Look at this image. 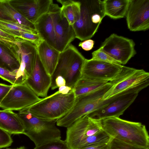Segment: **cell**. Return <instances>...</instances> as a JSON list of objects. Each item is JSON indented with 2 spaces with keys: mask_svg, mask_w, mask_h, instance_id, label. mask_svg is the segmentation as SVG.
Listing matches in <instances>:
<instances>
[{
  "mask_svg": "<svg viewBox=\"0 0 149 149\" xmlns=\"http://www.w3.org/2000/svg\"><path fill=\"white\" fill-rule=\"evenodd\" d=\"M34 149H70L65 141L61 139L52 140L36 146Z\"/></svg>",
  "mask_w": 149,
  "mask_h": 149,
  "instance_id": "cell-29",
  "label": "cell"
},
{
  "mask_svg": "<svg viewBox=\"0 0 149 149\" xmlns=\"http://www.w3.org/2000/svg\"><path fill=\"white\" fill-rule=\"evenodd\" d=\"M10 5L29 21L35 24L49 10L52 0H8Z\"/></svg>",
  "mask_w": 149,
  "mask_h": 149,
  "instance_id": "cell-15",
  "label": "cell"
},
{
  "mask_svg": "<svg viewBox=\"0 0 149 149\" xmlns=\"http://www.w3.org/2000/svg\"><path fill=\"white\" fill-rule=\"evenodd\" d=\"M111 86L109 82L97 90L76 97L72 109L65 115L56 121V125L67 128L79 118L92 112L102 100L104 95Z\"/></svg>",
  "mask_w": 149,
  "mask_h": 149,
  "instance_id": "cell-7",
  "label": "cell"
},
{
  "mask_svg": "<svg viewBox=\"0 0 149 149\" xmlns=\"http://www.w3.org/2000/svg\"><path fill=\"white\" fill-rule=\"evenodd\" d=\"M0 19L11 20L10 18L6 16L3 13L1 9H0Z\"/></svg>",
  "mask_w": 149,
  "mask_h": 149,
  "instance_id": "cell-40",
  "label": "cell"
},
{
  "mask_svg": "<svg viewBox=\"0 0 149 149\" xmlns=\"http://www.w3.org/2000/svg\"><path fill=\"white\" fill-rule=\"evenodd\" d=\"M18 69L11 71L0 66V77L9 82L13 85L24 83L25 79L19 72Z\"/></svg>",
  "mask_w": 149,
  "mask_h": 149,
  "instance_id": "cell-28",
  "label": "cell"
},
{
  "mask_svg": "<svg viewBox=\"0 0 149 149\" xmlns=\"http://www.w3.org/2000/svg\"><path fill=\"white\" fill-rule=\"evenodd\" d=\"M37 47L39 58L47 72L51 76L57 64L60 52L45 41Z\"/></svg>",
  "mask_w": 149,
  "mask_h": 149,
  "instance_id": "cell-19",
  "label": "cell"
},
{
  "mask_svg": "<svg viewBox=\"0 0 149 149\" xmlns=\"http://www.w3.org/2000/svg\"><path fill=\"white\" fill-rule=\"evenodd\" d=\"M61 8L53 3L48 11L35 24L38 34L49 45L54 48L55 25L61 16Z\"/></svg>",
  "mask_w": 149,
  "mask_h": 149,
  "instance_id": "cell-14",
  "label": "cell"
},
{
  "mask_svg": "<svg viewBox=\"0 0 149 149\" xmlns=\"http://www.w3.org/2000/svg\"><path fill=\"white\" fill-rule=\"evenodd\" d=\"M109 143L90 145L79 149H109Z\"/></svg>",
  "mask_w": 149,
  "mask_h": 149,
  "instance_id": "cell-37",
  "label": "cell"
},
{
  "mask_svg": "<svg viewBox=\"0 0 149 149\" xmlns=\"http://www.w3.org/2000/svg\"><path fill=\"white\" fill-rule=\"evenodd\" d=\"M19 47L21 58L20 66L24 68L27 79L32 72L38 53L37 47L30 42L24 40L19 42Z\"/></svg>",
  "mask_w": 149,
  "mask_h": 149,
  "instance_id": "cell-18",
  "label": "cell"
},
{
  "mask_svg": "<svg viewBox=\"0 0 149 149\" xmlns=\"http://www.w3.org/2000/svg\"><path fill=\"white\" fill-rule=\"evenodd\" d=\"M67 128L65 140L70 149H75L83 139L103 129L102 120L91 118L87 115L79 118Z\"/></svg>",
  "mask_w": 149,
  "mask_h": 149,
  "instance_id": "cell-11",
  "label": "cell"
},
{
  "mask_svg": "<svg viewBox=\"0 0 149 149\" xmlns=\"http://www.w3.org/2000/svg\"><path fill=\"white\" fill-rule=\"evenodd\" d=\"M20 38L23 40L30 42L35 45L36 47L38 46L42 42L44 41L38 34L26 32L21 33Z\"/></svg>",
  "mask_w": 149,
  "mask_h": 149,
  "instance_id": "cell-32",
  "label": "cell"
},
{
  "mask_svg": "<svg viewBox=\"0 0 149 149\" xmlns=\"http://www.w3.org/2000/svg\"><path fill=\"white\" fill-rule=\"evenodd\" d=\"M41 99L24 83L13 85L0 102V107L3 110L19 111L28 108Z\"/></svg>",
  "mask_w": 149,
  "mask_h": 149,
  "instance_id": "cell-8",
  "label": "cell"
},
{
  "mask_svg": "<svg viewBox=\"0 0 149 149\" xmlns=\"http://www.w3.org/2000/svg\"><path fill=\"white\" fill-rule=\"evenodd\" d=\"M109 149H149L131 144L113 138L109 143Z\"/></svg>",
  "mask_w": 149,
  "mask_h": 149,
  "instance_id": "cell-30",
  "label": "cell"
},
{
  "mask_svg": "<svg viewBox=\"0 0 149 149\" xmlns=\"http://www.w3.org/2000/svg\"><path fill=\"white\" fill-rule=\"evenodd\" d=\"M79 19L72 26L76 38L81 41L90 39L95 35L104 17L106 16L103 1H79Z\"/></svg>",
  "mask_w": 149,
  "mask_h": 149,
  "instance_id": "cell-5",
  "label": "cell"
},
{
  "mask_svg": "<svg viewBox=\"0 0 149 149\" xmlns=\"http://www.w3.org/2000/svg\"><path fill=\"white\" fill-rule=\"evenodd\" d=\"M76 97L72 89L67 94L58 91L41 100L26 109L35 116L46 120H56L67 114L72 108Z\"/></svg>",
  "mask_w": 149,
  "mask_h": 149,
  "instance_id": "cell-2",
  "label": "cell"
},
{
  "mask_svg": "<svg viewBox=\"0 0 149 149\" xmlns=\"http://www.w3.org/2000/svg\"><path fill=\"white\" fill-rule=\"evenodd\" d=\"M113 138L103 129L95 134L81 140L75 149L90 145L109 143Z\"/></svg>",
  "mask_w": 149,
  "mask_h": 149,
  "instance_id": "cell-27",
  "label": "cell"
},
{
  "mask_svg": "<svg viewBox=\"0 0 149 149\" xmlns=\"http://www.w3.org/2000/svg\"><path fill=\"white\" fill-rule=\"evenodd\" d=\"M122 67L121 65L92 59H86L83 68L81 78L110 81L120 73Z\"/></svg>",
  "mask_w": 149,
  "mask_h": 149,
  "instance_id": "cell-12",
  "label": "cell"
},
{
  "mask_svg": "<svg viewBox=\"0 0 149 149\" xmlns=\"http://www.w3.org/2000/svg\"><path fill=\"white\" fill-rule=\"evenodd\" d=\"M0 29L20 39L21 32L38 34L37 31L22 26L16 22L1 19H0Z\"/></svg>",
  "mask_w": 149,
  "mask_h": 149,
  "instance_id": "cell-25",
  "label": "cell"
},
{
  "mask_svg": "<svg viewBox=\"0 0 149 149\" xmlns=\"http://www.w3.org/2000/svg\"><path fill=\"white\" fill-rule=\"evenodd\" d=\"M149 85V81L124 90L104 100L87 116L100 120L119 117L133 103L139 93Z\"/></svg>",
  "mask_w": 149,
  "mask_h": 149,
  "instance_id": "cell-3",
  "label": "cell"
},
{
  "mask_svg": "<svg viewBox=\"0 0 149 149\" xmlns=\"http://www.w3.org/2000/svg\"><path fill=\"white\" fill-rule=\"evenodd\" d=\"M0 9L3 13L11 20L37 31L35 24L28 20L10 5L8 0H0Z\"/></svg>",
  "mask_w": 149,
  "mask_h": 149,
  "instance_id": "cell-23",
  "label": "cell"
},
{
  "mask_svg": "<svg viewBox=\"0 0 149 149\" xmlns=\"http://www.w3.org/2000/svg\"><path fill=\"white\" fill-rule=\"evenodd\" d=\"M149 73L143 69H136L123 65L121 71L109 81L111 87L104 94L102 100L124 90L149 81Z\"/></svg>",
  "mask_w": 149,
  "mask_h": 149,
  "instance_id": "cell-9",
  "label": "cell"
},
{
  "mask_svg": "<svg viewBox=\"0 0 149 149\" xmlns=\"http://www.w3.org/2000/svg\"><path fill=\"white\" fill-rule=\"evenodd\" d=\"M0 128L10 134H23L24 131L17 113L10 110H0Z\"/></svg>",
  "mask_w": 149,
  "mask_h": 149,
  "instance_id": "cell-20",
  "label": "cell"
},
{
  "mask_svg": "<svg viewBox=\"0 0 149 149\" xmlns=\"http://www.w3.org/2000/svg\"><path fill=\"white\" fill-rule=\"evenodd\" d=\"M86 59L77 49L71 44L60 52L57 64L51 76L52 90L56 88L55 80L58 76L65 79V86L73 89L81 77Z\"/></svg>",
  "mask_w": 149,
  "mask_h": 149,
  "instance_id": "cell-4",
  "label": "cell"
},
{
  "mask_svg": "<svg viewBox=\"0 0 149 149\" xmlns=\"http://www.w3.org/2000/svg\"><path fill=\"white\" fill-rule=\"evenodd\" d=\"M0 38L6 40L12 41H23V40L10 34L0 29Z\"/></svg>",
  "mask_w": 149,
  "mask_h": 149,
  "instance_id": "cell-36",
  "label": "cell"
},
{
  "mask_svg": "<svg viewBox=\"0 0 149 149\" xmlns=\"http://www.w3.org/2000/svg\"><path fill=\"white\" fill-rule=\"evenodd\" d=\"M135 46L132 39L113 33L105 39L100 47L110 57L125 65L136 54Z\"/></svg>",
  "mask_w": 149,
  "mask_h": 149,
  "instance_id": "cell-10",
  "label": "cell"
},
{
  "mask_svg": "<svg viewBox=\"0 0 149 149\" xmlns=\"http://www.w3.org/2000/svg\"><path fill=\"white\" fill-rule=\"evenodd\" d=\"M20 63L8 49L0 44V66L11 71L18 69Z\"/></svg>",
  "mask_w": 149,
  "mask_h": 149,
  "instance_id": "cell-26",
  "label": "cell"
},
{
  "mask_svg": "<svg viewBox=\"0 0 149 149\" xmlns=\"http://www.w3.org/2000/svg\"><path fill=\"white\" fill-rule=\"evenodd\" d=\"M94 41L91 39H88L80 42L79 46L81 47L84 50L88 51L92 49L94 46Z\"/></svg>",
  "mask_w": 149,
  "mask_h": 149,
  "instance_id": "cell-35",
  "label": "cell"
},
{
  "mask_svg": "<svg viewBox=\"0 0 149 149\" xmlns=\"http://www.w3.org/2000/svg\"><path fill=\"white\" fill-rule=\"evenodd\" d=\"M92 55L91 59H92L102 61L115 64L121 65L117 61L104 52L101 47L93 52Z\"/></svg>",
  "mask_w": 149,
  "mask_h": 149,
  "instance_id": "cell-31",
  "label": "cell"
},
{
  "mask_svg": "<svg viewBox=\"0 0 149 149\" xmlns=\"http://www.w3.org/2000/svg\"><path fill=\"white\" fill-rule=\"evenodd\" d=\"M103 130L112 137L140 147L149 148V136L141 123L113 117L102 120Z\"/></svg>",
  "mask_w": 149,
  "mask_h": 149,
  "instance_id": "cell-1",
  "label": "cell"
},
{
  "mask_svg": "<svg viewBox=\"0 0 149 149\" xmlns=\"http://www.w3.org/2000/svg\"><path fill=\"white\" fill-rule=\"evenodd\" d=\"M24 83L38 97L47 96L51 86V76L47 72L38 53L32 72Z\"/></svg>",
  "mask_w": 149,
  "mask_h": 149,
  "instance_id": "cell-16",
  "label": "cell"
},
{
  "mask_svg": "<svg viewBox=\"0 0 149 149\" xmlns=\"http://www.w3.org/2000/svg\"><path fill=\"white\" fill-rule=\"evenodd\" d=\"M17 114L23 125V134L28 136L36 146L61 139L60 131L56 126V120L41 119L33 115L27 109L19 111Z\"/></svg>",
  "mask_w": 149,
  "mask_h": 149,
  "instance_id": "cell-6",
  "label": "cell"
},
{
  "mask_svg": "<svg viewBox=\"0 0 149 149\" xmlns=\"http://www.w3.org/2000/svg\"><path fill=\"white\" fill-rule=\"evenodd\" d=\"M12 86V85H9L0 83V103L10 90Z\"/></svg>",
  "mask_w": 149,
  "mask_h": 149,
  "instance_id": "cell-34",
  "label": "cell"
},
{
  "mask_svg": "<svg viewBox=\"0 0 149 149\" xmlns=\"http://www.w3.org/2000/svg\"><path fill=\"white\" fill-rule=\"evenodd\" d=\"M54 33V48L60 52L66 48L76 38L72 26L62 15L55 25Z\"/></svg>",
  "mask_w": 149,
  "mask_h": 149,
  "instance_id": "cell-17",
  "label": "cell"
},
{
  "mask_svg": "<svg viewBox=\"0 0 149 149\" xmlns=\"http://www.w3.org/2000/svg\"><path fill=\"white\" fill-rule=\"evenodd\" d=\"M129 1L130 0H103L105 16L114 19L124 17Z\"/></svg>",
  "mask_w": 149,
  "mask_h": 149,
  "instance_id": "cell-21",
  "label": "cell"
},
{
  "mask_svg": "<svg viewBox=\"0 0 149 149\" xmlns=\"http://www.w3.org/2000/svg\"><path fill=\"white\" fill-rule=\"evenodd\" d=\"M60 3L61 13L67 19L70 25H73L79 19L80 13L81 3L79 1L57 0Z\"/></svg>",
  "mask_w": 149,
  "mask_h": 149,
  "instance_id": "cell-22",
  "label": "cell"
},
{
  "mask_svg": "<svg viewBox=\"0 0 149 149\" xmlns=\"http://www.w3.org/2000/svg\"><path fill=\"white\" fill-rule=\"evenodd\" d=\"M13 142L10 134L0 128V149L10 146Z\"/></svg>",
  "mask_w": 149,
  "mask_h": 149,
  "instance_id": "cell-33",
  "label": "cell"
},
{
  "mask_svg": "<svg viewBox=\"0 0 149 149\" xmlns=\"http://www.w3.org/2000/svg\"><path fill=\"white\" fill-rule=\"evenodd\" d=\"M109 82L81 78L78 80L72 90L76 97L97 90Z\"/></svg>",
  "mask_w": 149,
  "mask_h": 149,
  "instance_id": "cell-24",
  "label": "cell"
},
{
  "mask_svg": "<svg viewBox=\"0 0 149 149\" xmlns=\"http://www.w3.org/2000/svg\"><path fill=\"white\" fill-rule=\"evenodd\" d=\"M126 17L128 28L132 31L149 28V0H130Z\"/></svg>",
  "mask_w": 149,
  "mask_h": 149,
  "instance_id": "cell-13",
  "label": "cell"
},
{
  "mask_svg": "<svg viewBox=\"0 0 149 149\" xmlns=\"http://www.w3.org/2000/svg\"><path fill=\"white\" fill-rule=\"evenodd\" d=\"M6 149H26L25 148L24 146H21L20 147L15 148V149H11V148H6Z\"/></svg>",
  "mask_w": 149,
  "mask_h": 149,
  "instance_id": "cell-41",
  "label": "cell"
},
{
  "mask_svg": "<svg viewBox=\"0 0 149 149\" xmlns=\"http://www.w3.org/2000/svg\"><path fill=\"white\" fill-rule=\"evenodd\" d=\"M72 89L66 86H63L58 88V91L63 94H66L68 93Z\"/></svg>",
  "mask_w": 149,
  "mask_h": 149,
  "instance_id": "cell-39",
  "label": "cell"
},
{
  "mask_svg": "<svg viewBox=\"0 0 149 149\" xmlns=\"http://www.w3.org/2000/svg\"><path fill=\"white\" fill-rule=\"evenodd\" d=\"M55 84L56 88L66 85L65 79L61 76L57 77L55 80Z\"/></svg>",
  "mask_w": 149,
  "mask_h": 149,
  "instance_id": "cell-38",
  "label": "cell"
}]
</instances>
